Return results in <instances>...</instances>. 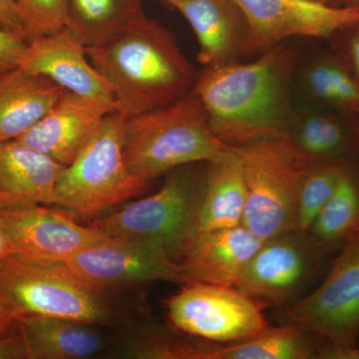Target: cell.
<instances>
[{"label": "cell", "mask_w": 359, "mask_h": 359, "mask_svg": "<svg viewBox=\"0 0 359 359\" xmlns=\"http://www.w3.org/2000/svg\"><path fill=\"white\" fill-rule=\"evenodd\" d=\"M297 54L276 45L249 62L208 66L192 93L223 143L240 147L271 138L287 139L294 108L292 85Z\"/></svg>", "instance_id": "cell-1"}, {"label": "cell", "mask_w": 359, "mask_h": 359, "mask_svg": "<svg viewBox=\"0 0 359 359\" xmlns=\"http://www.w3.org/2000/svg\"><path fill=\"white\" fill-rule=\"evenodd\" d=\"M86 50L113 90L116 111L126 119L184 98L199 73L174 33L145 13Z\"/></svg>", "instance_id": "cell-2"}, {"label": "cell", "mask_w": 359, "mask_h": 359, "mask_svg": "<svg viewBox=\"0 0 359 359\" xmlns=\"http://www.w3.org/2000/svg\"><path fill=\"white\" fill-rule=\"evenodd\" d=\"M212 133L207 113L195 94L127 118L124 156L137 178L154 182L161 175L195 163L223 157L231 150Z\"/></svg>", "instance_id": "cell-3"}, {"label": "cell", "mask_w": 359, "mask_h": 359, "mask_svg": "<svg viewBox=\"0 0 359 359\" xmlns=\"http://www.w3.org/2000/svg\"><path fill=\"white\" fill-rule=\"evenodd\" d=\"M126 118L117 111L99 128L56 185L55 205L83 218H97L119 204L144 195L153 182L130 172L124 156Z\"/></svg>", "instance_id": "cell-4"}, {"label": "cell", "mask_w": 359, "mask_h": 359, "mask_svg": "<svg viewBox=\"0 0 359 359\" xmlns=\"http://www.w3.org/2000/svg\"><path fill=\"white\" fill-rule=\"evenodd\" d=\"M0 311L14 321L52 316L112 325L118 320L103 292L89 287L65 264H30L15 256L0 268Z\"/></svg>", "instance_id": "cell-5"}, {"label": "cell", "mask_w": 359, "mask_h": 359, "mask_svg": "<svg viewBox=\"0 0 359 359\" xmlns=\"http://www.w3.org/2000/svg\"><path fill=\"white\" fill-rule=\"evenodd\" d=\"M245 187L243 226L263 242L297 231L304 166L289 141L264 139L235 147Z\"/></svg>", "instance_id": "cell-6"}, {"label": "cell", "mask_w": 359, "mask_h": 359, "mask_svg": "<svg viewBox=\"0 0 359 359\" xmlns=\"http://www.w3.org/2000/svg\"><path fill=\"white\" fill-rule=\"evenodd\" d=\"M204 164L184 165L168 172L157 193L95 218L90 226L109 238L158 245L178 261L190 235Z\"/></svg>", "instance_id": "cell-7"}, {"label": "cell", "mask_w": 359, "mask_h": 359, "mask_svg": "<svg viewBox=\"0 0 359 359\" xmlns=\"http://www.w3.org/2000/svg\"><path fill=\"white\" fill-rule=\"evenodd\" d=\"M318 289L280 309L283 323L327 339L320 358H356L359 334V224Z\"/></svg>", "instance_id": "cell-8"}, {"label": "cell", "mask_w": 359, "mask_h": 359, "mask_svg": "<svg viewBox=\"0 0 359 359\" xmlns=\"http://www.w3.org/2000/svg\"><path fill=\"white\" fill-rule=\"evenodd\" d=\"M175 327L214 344L256 337L269 327L262 304L236 287L190 283L167 301Z\"/></svg>", "instance_id": "cell-9"}, {"label": "cell", "mask_w": 359, "mask_h": 359, "mask_svg": "<svg viewBox=\"0 0 359 359\" xmlns=\"http://www.w3.org/2000/svg\"><path fill=\"white\" fill-rule=\"evenodd\" d=\"M248 25L247 56L290 37L327 39L359 25V8L316 0H233Z\"/></svg>", "instance_id": "cell-10"}, {"label": "cell", "mask_w": 359, "mask_h": 359, "mask_svg": "<svg viewBox=\"0 0 359 359\" xmlns=\"http://www.w3.org/2000/svg\"><path fill=\"white\" fill-rule=\"evenodd\" d=\"M323 248L308 233L292 231L264 241L243 271L236 289L263 304L282 309L302 299Z\"/></svg>", "instance_id": "cell-11"}, {"label": "cell", "mask_w": 359, "mask_h": 359, "mask_svg": "<svg viewBox=\"0 0 359 359\" xmlns=\"http://www.w3.org/2000/svg\"><path fill=\"white\" fill-rule=\"evenodd\" d=\"M100 292L156 282L180 283L178 262L158 245L109 238L80 250L65 263Z\"/></svg>", "instance_id": "cell-12"}, {"label": "cell", "mask_w": 359, "mask_h": 359, "mask_svg": "<svg viewBox=\"0 0 359 359\" xmlns=\"http://www.w3.org/2000/svg\"><path fill=\"white\" fill-rule=\"evenodd\" d=\"M14 255L30 264H65L90 245L107 238L93 226H81L73 214L45 205L0 209Z\"/></svg>", "instance_id": "cell-13"}, {"label": "cell", "mask_w": 359, "mask_h": 359, "mask_svg": "<svg viewBox=\"0 0 359 359\" xmlns=\"http://www.w3.org/2000/svg\"><path fill=\"white\" fill-rule=\"evenodd\" d=\"M20 68L48 78L65 91L115 105L110 84L68 28L29 40Z\"/></svg>", "instance_id": "cell-14"}, {"label": "cell", "mask_w": 359, "mask_h": 359, "mask_svg": "<svg viewBox=\"0 0 359 359\" xmlns=\"http://www.w3.org/2000/svg\"><path fill=\"white\" fill-rule=\"evenodd\" d=\"M115 105L63 92L46 115L16 140L69 166Z\"/></svg>", "instance_id": "cell-15"}, {"label": "cell", "mask_w": 359, "mask_h": 359, "mask_svg": "<svg viewBox=\"0 0 359 359\" xmlns=\"http://www.w3.org/2000/svg\"><path fill=\"white\" fill-rule=\"evenodd\" d=\"M263 243L243 224L197 238L177 261L180 283L236 287Z\"/></svg>", "instance_id": "cell-16"}, {"label": "cell", "mask_w": 359, "mask_h": 359, "mask_svg": "<svg viewBox=\"0 0 359 359\" xmlns=\"http://www.w3.org/2000/svg\"><path fill=\"white\" fill-rule=\"evenodd\" d=\"M245 205L242 162L235 147H231L223 157L205 163L203 167L190 235L184 250L197 238L243 224Z\"/></svg>", "instance_id": "cell-17"}, {"label": "cell", "mask_w": 359, "mask_h": 359, "mask_svg": "<svg viewBox=\"0 0 359 359\" xmlns=\"http://www.w3.org/2000/svg\"><path fill=\"white\" fill-rule=\"evenodd\" d=\"M192 27L204 67L247 57L248 25L233 0H175L169 4Z\"/></svg>", "instance_id": "cell-18"}, {"label": "cell", "mask_w": 359, "mask_h": 359, "mask_svg": "<svg viewBox=\"0 0 359 359\" xmlns=\"http://www.w3.org/2000/svg\"><path fill=\"white\" fill-rule=\"evenodd\" d=\"M66 166L18 140L0 143V209L55 205L56 185Z\"/></svg>", "instance_id": "cell-19"}, {"label": "cell", "mask_w": 359, "mask_h": 359, "mask_svg": "<svg viewBox=\"0 0 359 359\" xmlns=\"http://www.w3.org/2000/svg\"><path fill=\"white\" fill-rule=\"evenodd\" d=\"M346 115L316 105L294 109L287 140L304 166L346 162L356 139Z\"/></svg>", "instance_id": "cell-20"}, {"label": "cell", "mask_w": 359, "mask_h": 359, "mask_svg": "<svg viewBox=\"0 0 359 359\" xmlns=\"http://www.w3.org/2000/svg\"><path fill=\"white\" fill-rule=\"evenodd\" d=\"M63 92L48 78L21 68L0 74V143L16 140L32 128Z\"/></svg>", "instance_id": "cell-21"}, {"label": "cell", "mask_w": 359, "mask_h": 359, "mask_svg": "<svg viewBox=\"0 0 359 359\" xmlns=\"http://www.w3.org/2000/svg\"><path fill=\"white\" fill-rule=\"evenodd\" d=\"M29 359H87L102 353V334L81 321L28 316L18 320Z\"/></svg>", "instance_id": "cell-22"}, {"label": "cell", "mask_w": 359, "mask_h": 359, "mask_svg": "<svg viewBox=\"0 0 359 359\" xmlns=\"http://www.w3.org/2000/svg\"><path fill=\"white\" fill-rule=\"evenodd\" d=\"M302 91L311 105L359 116V82L339 59H313L302 71Z\"/></svg>", "instance_id": "cell-23"}, {"label": "cell", "mask_w": 359, "mask_h": 359, "mask_svg": "<svg viewBox=\"0 0 359 359\" xmlns=\"http://www.w3.org/2000/svg\"><path fill=\"white\" fill-rule=\"evenodd\" d=\"M68 28L86 47L109 39L144 13L143 0H66Z\"/></svg>", "instance_id": "cell-24"}, {"label": "cell", "mask_w": 359, "mask_h": 359, "mask_svg": "<svg viewBox=\"0 0 359 359\" xmlns=\"http://www.w3.org/2000/svg\"><path fill=\"white\" fill-rule=\"evenodd\" d=\"M313 334L283 323L271 327L250 339L230 344H218L216 359H309L318 355Z\"/></svg>", "instance_id": "cell-25"}, {"label": "cell", "mask_w": 359, "mask_h": 359, "mask_svg": "<svg viewBox=\"0 0 359 359\" xmlns=\"http://www.w3.org/2000/svg\"><path fill=\"white\" fill-rule=\"evenodd\" d=\"M358 223L359 185L348 169L314 219L308 235L323 249L346 240Z\"/></svg>", "instance_id": "cell-26"}, {"label": "cell", "mask_w": 359, "mask_h": 359, "mask_svg": "<svg viewBox=\"0 0 359 359\" xmlns=\"http://www.w3.org/2000/svg\"><path fill=\"white\" fill-rule=\"evenodd\" d=\"M212 344L182 339L161 327L134 328L122 337L120 358L134 359H212Z\"/></svg>", "instance_id": "cell-27"}, {"label": "cell", "mask_w": 359, "mask_h": 359, "mask_svg": "<svg viewBox=\"0 0 359 359\" xmlns=\"http://www.w3.org/2000/svg\"><path fill=\"white\" fill-rule=\"evenodd\" d=\"M348 169L346 162L304 166L297 199V231L308 233L314 219Z\"/></svg>", "instance_id": "cell-28"}, {"label": "cell", "mask_w": 359, "mask_h": 359, "mask_svg": "<svg viewBox=\"0 0 359 359\" xmlns=\"http://www.w3.org/2000/svg\"><path fill=\"white\" fill-rule=\"evenodd\" d=\"M25 22L28 41L58 32L67 20L66 0H14Z\"/></svg>", "instance_id": "cell-29"}, {"label": "cell", "mask_w": 359, "mask_h": 359, "mask_svg": "<svg viewBox=\"0 0 359 359\" xmlns=\"http://www.w3.org/2000/svg\"><path fill=\"white\" fill-rule=\"evenodd\" d=\"M28 40L0 25V74L20 68Z\"/></svg>", "instance_id": "cell-30"}, {"label": "cell", "mask_w": 359, "mask_h": 359, "mask_svg": "<svg viewBox=\"0 0 359 359\" xmlns=\"http://www.w3.org/2000/svg\"><path fill=\"white\" fill-rule=\"evenodd\" d=\"M0 359H29L25 337L18 321L13 330L0 334Z\"/></svg>", "instance_id": "cell-31"}, {"label": "cell", "mask_w": 359, "mask_h": 359, "mask_svg": "<svg viewBox=\"0 0 359 359\" xmlns=\"http://www.w3.org/2000/svg\"><path fill=\"white\" fill-rule=\"evenodd\" d=\"M0 25L20 33L28 40L22 16L14 0H0Z\"/></svg>", "instance_id": "cell-32"}, {"label": "cell", "mask_w": 359, "mask_h": 359, "mask_svg": "<svg viewBox=\"0 0 359 359\" xmlns=\"http://www.w3.org/2000/svg\"><path fill=\"white\" fill-rule=\"evenodd\" d=\"M14 255L13 245L0 214V268Z\"/></svg>", "instance_id": "cell-33"}, {"label": "cell", "mask_w": 359, "mask_h": 359, "mask_svg": "<svg viewBox=\"0 0 359 359\" xmlns=\"http://www.w3.org/2000/svg\"><path fill=\"white\" fill-rule=\"evenodd\" d=\"M353 35L349 43V58L351 70L359 82V25L353 28Z\"/></svg>", "instance_id": "cell-34"}, {"label": "cell", "mask_w": 359, "mask_h": 359, "mask_svg": "<svg viewBox=\"0 0 359 359\" xmlns=\"http://www.w3.org/2000/svg\"><path fill=\"white\" fill-rule=\"evenodd\" d=\"M15 325L16 321L7 318L6 314L0 311V334H6L9 330H13Z\"/></svg>", "instance_id": "cell-35"}, {"label": "cell", "mask_w": 359, "mask_h": 359, "mask_svg": "<svg viewBox=\"0 0 359 359\" xmlns=\"http://www.w3.org/2000/svg\"><path fill=\"white\" fill-rule=\"evenodd\" d=\"M340 6L355 7L359 8V0H339Z\"/></svg>", "instance_id": "cell-36"}, {"label": "cell", "mask_w": 359, "mask_h": 359, "mask_svg": "<svg viewBox=\"0 0 359 359\" xmlns=\"http://www.w3.org/2000/svg\"><path fill=\"white\" fill-rule=\"evenodd\" d=\"M316 1L323 2V4H332V6H339V0H316Z\"/></svg>", "instance_id": "cell-37"}, {"label": "cell", "mask_w": 359, "mask_h": 359, "mask_svg": "<svg viewBox=\"0 0 359 359\" xmlns=\"http://www.w3.org/2000/svg\"><path fill=\"white\" fill-rule=\"evenodd\" d=\"M160 1L165 2V4H170L171 2L175 1V0H160Z\"/></svg>", "instance_id": "cell-38"}, {"label": "cell", "mask_w": 359, "mask_h": 359, "mask_svg": "<svg viewBox=\"0 0 359 359\" xmlns=\"http://www.w3.org/2000/svg\"><path fill=\"white\" fill-rule=\"evenodd\" d=\"M358 358H359V349H358Z\"/></svg>", "instance_id": "cell-39"}, {"label": "cell", "mask_w": 359, "mask_h": 359, "mask_svg": "<svg viewBox=\"0 0 359 359\" xmlns=\"http://www.w3.org/2000/svg\"><path fill=\"white\" fill-rule=\"evenodd\" d=\"M358 224H359V223H358Z\"/></svg>", "instance_id": "cell-40"}]
</instances>
